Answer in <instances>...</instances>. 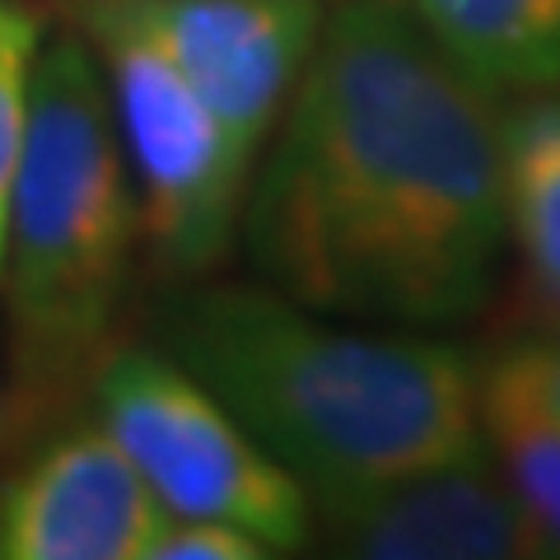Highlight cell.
<instances>
[{
  "label": "cell",
  "instance_id": "12",
  "mask_svg": "<svg viewBox=\"0 0 560 560\" xmlns=\"http://www.w3.org/2000/svg\"><path fill=\"white\" fill-rule=\"evenodd\" d=\"M33 57H38V20H33V10L20 5V0H0V257H5L10 183L24 145Z\"/></svg>",
  "mask_w": 560,
  "mask_h": 560
},
{
  "label": "cell",
  "instance_id": "9",
  "mask_svg": "<svg viewBox=\"0 0 560 560\" xmlns=\"http://www.w3.org/2000/svg\"><path fill=\"white\" fill-rule=\"evenodd\" d=\"M490 94L560 90V0H383Z\"/></svg>",
  "mask_w": 560,
  "mask_h": 560
},
{
  "label": "cell",
  "instance_id": "8",
  "mask_svg": "<svg viewBox=\"0 0 560 560\" xmlns=\"http://www.w3.org/2000/svg\"><path fill=\"white\" fill-rule=\"evenodd\" d=\"M168 510L103 425H75L0 486V560H145Z\"/></svg>",
  "mask_w": 560,
  "mask_h": 560
},
{
  "label": "cell",
  "instance_id": "15",
  "mask_svg": "<svg viewBox=\"0 0 560 560\" xmlns=\"http://www.w3.org/2000/svg\"><path fill=\"white\" fill-rule=\"evenodd\" d=\"M24 430L20 420V401H14V388H10V374H0V448L10 444V434Z\"/></svg>",
  "mask_w": 560,
  "mask_h": 560
},
{
  "label": "cell",
  "instance_id": "4",
  "mask_svg": "<svg viewBox=\"0 0 560 560\" xmlns=\"http://www.w3.org/2000/svg\"><path fill=\"white\" fill-rule=\"evenodd\" d=\"M90 393L98 425L168 514L238 523L267 541V551H294L308 537L304 481L280 467L178 355L117 346L98 360Z\"/></svg>",
  "mask_w": 560,
  "mask_h": 560
},
{
  "label": "cell",
  "instance_id": "3",
  "mask_svg": "<svg viewBox=\"0 0 560 560\" xmlns=\"http://www.w3.org/2000/svg\"><path fill=\"white\" fill-rule=\"evenodd\" d=\"M140 201L108 75L80 38L38 47L5 210L10 388L24 430L70 407L113 350Z\"/></svg>",
  "mask_w": 560,
  "mask_h": 560
},
{
  "label": "cell",
  "instance_id": "13",
  "mask_svg": "<svg viewBox=\"0 0 560 560\" xmlns=\"http://www.w3.org/2000/svg\"><path fill=\"white\" fill-rule=\"evenodd\" d=\"M261 556H267V541L243 533L238 523L183 518V514H168L145 551V560H261Z\"/></svg>",
  "mask_w": 560,
  "mask_h": 560
},
{
  "label": "cell",
  "instance_id": "10",
  "mask_svg": "<svg viewBox=\"0 0 560 560\" xmlns=\"http://www.w3.org/2000/svg\"><path fill=\"white\" fill-rule=\"evenodd\" d=\"M500 150L504 224L537 290L560 313V90H541L500 117Z\"/></svg>",
  "mask_w": 560,
  "mask_h": 560
},
{
  "label": "cell",
  "instance_id": "14",
  "mask_svg": "<svg viewBox=\"0 0 560 560\" xmlns=\"http://www.w3.org/2000/svg\"><path fill=\"white\" fill-rule=\"evenodd\" d=\"M510 355L518 360L523 378L533 383L541 407L560 420V341H523V346H510Z\"/></svg>",
  "mask_w": 560,
  "mask_h": 560
},
{
  "label": "cell",
  "instance_id": "2",
  "mask_svg": "<svg viewBox=\"0 0 560 560\" xmlns=\"http://www.w3.org/2000/svg\"><path fill=\"white\" fill-rule=\"evenodd\" d=\"M173 350L308 495L486 453L477 370L444 341L327 323L271 285H220L178 313Z\"/></svg>",
  "mask_w": 560,
  "mask_h": 560
},
{
  "label": "cell",
  "instance_id": "11",
  "mask_svg": "<svg viewBox=\"0 0 560 560\" xmlns=\"http://www.w3.org/2000/svg\"><path fill=\"white\" fill-rule=\"evenodd\" d=\"M477 416L481 434L500 458V477L514 486L523 510L560 551V420L541 407L510 350H495L477 370Z\"/></svg>",
  "mask_w": 560,
  "mask_h": 560
},
{
  "label": "cell",
  "instance_id": "5",
  "mask_svg": "<svg viewBox=\"0 0 560 560\" xmlns=\"http://www.w3.org/2000/svg\"><path fill=\"white\" fill-rule=\"evenodd\" d=\"M84 28L108 75L140 201V238L168 271H210L230 253L253 168L117 0H94L84 10Z\"/></svg>",
  "mask_w": 560,
  "mask_h": 560
},
{
  "label": "cell",
  "instance_id": "1",
  "mask_svg": "<svg viewBox=\"0 0 560 560\" xmlns=\"http://www.w3.org/2000/svg\"><path fill=\"white\" fill-rule=\"evenodd\" d=\"M267 285L331 318H471L510 238L486 84L383 0L318 24L248 201Z\"/></svg>",
  "mask_w": 560,
  "mask_h": 560
},
{
  "label": "cell",
  "instance_id": "6",
  "mask_svg": "<svg viewBox=\"0 0 560 560\" xmlns=\"http://www.w3.org/2000/svg\"><path fill=\"white\" fill-rule=\"evenodd\" d=\"M117 5L191 84L234 154L253 168L318 38V5L313 0H117Z\"/></svg>",
  "mask_w": 560,
  "mask_h": 560
},
{
  "label": "cell",
  "instance_id": "7",
  "mask_svg": "<svg viewBox=\"0 0 560 560\" xmlns=\"http://www.w3.org/2000/svg\"><path fill=\"white\" fill-rule=\"evenodd\" d=\"M327 541L346 556L374 560H533L551 556L547 537L523 510L486 453L471 463L411 471V477L313 490Z\"/></svg>",
  "mask_w": 560,
  "mask_h": 560
}]
</instances>
